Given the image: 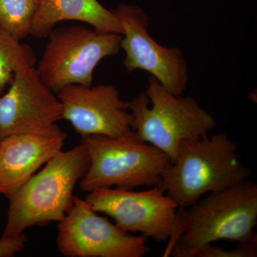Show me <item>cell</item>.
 I'll return each instance as SVG.
<instances>
[{
	"label": "cell",
	"mask_w": 257,
	"mask_h": 257,
	"mask_svg": "<svg viewBox=\"0 0 257 257\" xmlns=\"http://www.w3.org/2000/svg\"><path fill=\"white\" fill-rule=\"evenodd\" d=\"M257 256V239L240 243L238 247L226 250L222 247L207 243L198 248L192 257H256Z\"/></svg>",
	"instance_id": "2e32d148"
},
{
	"label": "cell",
	"mask_w": 257,
	"mask_h": 257,
	"mask_svg": "<svg viewBox=\"0 0 257 257\" xmlns=\"http://www.w3.org/2000/svg\"><path fill=\"white\" fill-rule=\"evenodd\" d=\"M35 53L28 45L0 28V94L11 84L15 74L25 64L35 65Z\"/></svg>",
	"instance_id": "5bb4252c"
},
{
	"label": "cell",
	"mask_w": 257,
	"mask_h": 257,
	"mask_svg": "<svg viewBox=\"0 0 257 257\" xmlns=\"http://www.w3.org/2000/svg\"><path fill=\"white\" fill-rule=\"evenodd\" d=\"M128 109L131 130L172 162L182 143L206 138L216 125L214 116L194 97L172 94L152 76L145 92L128 101Z\"/></svg>",
	"instance_id": "277c9868"
},
{
	"label": "cell",
	"mask_w": 257,
	"mask_h": 257,
	"mask_svg": "<svg viewBox=\"0 0 257 257\" xmlns=\"http://www.w3.org/2000/svg\"><path fill=\"white\" fill-rule=\"evenodd\" d=\"M89 165L82 144L57 154L8 197L10 205L3 234H21L28 228L59 222L72 207L74 189Z\"/></svg>",
	"instance_id": "3957f363"
},
{
	"label": "cell",
	"mask_w": 257,
	"mask_h": 257,
	"mask_svg": "<svg viewBox=\"0 0 257 257\" xmlns=\"http://www.w3.org/2000/svg\"><path fill=\"white\" fill-rule=\"evenodd\" d=\"M86 200L126 232H140L157 241L170 239L177 224L178 206L160 186L143 192L104 188L88 193Z\"/></svg>",
	"instance_id": "9c48e42d"
},
{
	"label": "cell",
	"mask_w": 257,
	"mask_h": 257,
	"mask_svg": "<svg viewBox=\"0 0 257 257\" xmlns=\"http://www.w3.org/2000/svg\"><path fill=\"white\" fill-rule=\"evenodd\" d=\"M40 0H0V28L19 40L30 35Z\"/></svg>",
	"instance_id": "9a60e30c"
},
{
	"label": "cell",
	"mask_w": 257,
	"mask_h": 257,
	"mask_svg": "<svg viewBox=\"0 0 257 257\" xmlns=\"http://www.w3.org/2000/svg\"><path fill=\"white\" fill-rule=\"evenodd\" d=\"M67 20L88 24L99 32L123 34L113 10L106 9L97 0H40L30 35L45 38L57 23Z\"/></svg>",
	"instance_id": "4fadbf2b"
},
{
	"label": "cell",
	"mask_w": 257,
	"mask_h": 257,
	"mask_svg": "<svg viewBox=\"0 0 257 257\" xmlns=\"http://www.w3.org/2000/svg\"><path fill=\"white\" fill-rule=\"evenodd\" d=\"M67 135H15L0 140V194L9 197L62 151Z\"/></svg>",
	"instance_id": "7c38bea8"
},
{
	"label": "cell",
	"mask_w": 257,
	"mask_h": 257,
	"mask_svg": "<svg viewBox=\"0 0 257 257\" xmlns=\"http://www.w3.org/2000/svg\"><path fill=\"white\" fill-rule=\"evenodd\" d=\"M249 176L237 145L226 133H218L182 143L175 160L164 172L160 187L178 209H186L204 194L229 188Z\"/></svg>",
	"instance_id": "7a4b0ae2"
},
{
	"label": "cell",
	"mask_w": 257,
	"mask_h": 257,
	"mask_svg": "<svg viewBox=\"0 0 257 257\" xmlns=\"http://www.w3.org/2000/svg\"><path fill=\"white\" fill-rule=\"evenodd\" d=\"M62 107L57 94L47 87L34 66L17 71L9 89L0 96V140L15 135H67L57 122Z\"/></svg>",
	"instance_id": "ba28073f"
},
{
	"label": "cell",
	"mask_w": 257,
	"mask_h": 257,
	"mask_svg": "<svg viewBox=\"0 0 257 257\" xmlns=\"http://www.w3.org/2000/svg\"><path fill=\"white\" fill-rule=\"evenodd\" d=\"M28 236L25 233L15 235L3 234L0 238V257L14 256L25 248Z\"/></svg>",
	"instance_id": "e0dca14e"
},
{
	"label": "cell",
	"mask_w": 257,
	"mask_h": 257,
	"mask_svg": "<svg viewBox=\"0 0 257 257\" xmlns=\"http://www.w3.org/2000/svg\"><path fill=\"white\" fill-rule=\"evenodd\" d=\"M62 119L70 123L81 137H116L131 130L128 101L123 100L109 84H69L57 90Z\"/></svg>",
	"instance_id": "8fae6325"
},
{
	"label": "cell",
	"mask_w": 257,
	"mask_h": 257,
	"mask_svg": "<svg viewBox=\"0 0 257 257\" xmlns=\"http://www.w3.org/2000/svg\"><path fill=\"white\" fill-rule=\"evenodd\" d=\"M178 209L165 256L192 257L203 245L219 240L240 243L257 239V186L247 180L209 193L189 211Z\"/></svg>",
	"instance_id": "6da1fadb"
},
{
	"label": "cell",
	"mask_w": 257,
	"mask_h": 257,
	"mask_svg": "<svg viewBox=\"0 0 257 257\" xmlns=\"http://www.w3.org/2000/svg\"><path fill=\"white\" fill-rule=\"evenodd\" d=\"M57 245L67 257H143L150 251L145 236L120 229L78 197L58 222Z\"/></svg>",
	"instance_id": "52a82bcc"
},
{
	"label": "cell",
	"mask_w": 257,
	"mask_h": 257,
	"mask_svg": "<svg viewBox=\"0 0 257 257\" xmlns=\"http://www.w3.org/2000/svg\"><path fill=\"white\" fill-rule=\"evenodd\" d=\"M112 10L122 27L120 47L125 52L126 72L145 71L169 92L182 95L189 80L188 64L182 50L162 46L150 36L149 18L143 8L122 4Z\"/></svg>",
	"instance_id": "30bf717a"
},
{
	"label": "cell",
	"mask_w": 257,
	"mask_h": 257,
	"mask_svg": "<svg viewBox=\"0 0 257 257\" xmlns=\"http://www.w3.org/2000/svg\"><path fill=\"white\" fill-rule=\"evenodd\" d=\"M36 71L54 92L69 84H93L96 66L119 54L122 35L81 25L52 30Z\"/></svg>",
	"instance_id": "8992f818"
},
{
	"label": "cell",
	"mask_w": 257,
	"mask_h": 257,
	"mask_svg": "<svg viewBox=\"0 0 257 257\" xmlns=\"http://www.w3.org/2000/svg\"><path fill=\"white\" fill-rule=\"evenodd\" d=\"M81 144L89 160L87 173L79 182L84 192L160 186L172 163L165 152L140 140L132 130L116 137H82Z\"/></svg>",
	"instance_id": "5b68a950"
}]
</instances>
